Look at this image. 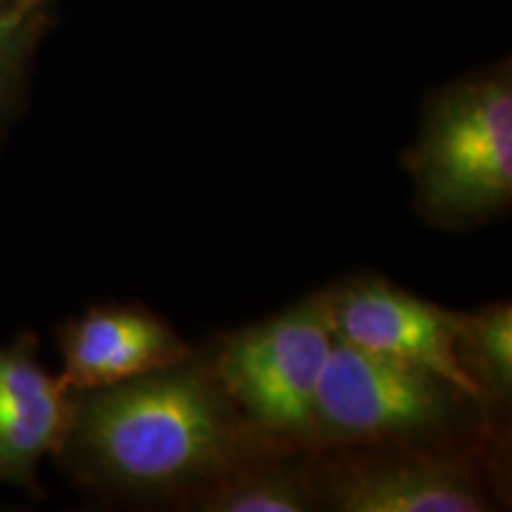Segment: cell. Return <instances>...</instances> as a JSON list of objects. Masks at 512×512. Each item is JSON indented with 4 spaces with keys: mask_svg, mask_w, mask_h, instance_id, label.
Returning a JSON list of instances; mask_svg holds the SVG:
<instances>
[{
    "mask_svg": "<svg viewBox=\"0 0 512 512\" xmlns=\"http://www.w3.org/2000/svg\"><path fill=\"white\" fill-rule=\"evenodd\" d=\"M297 448L261 434L190 356L138 380L72 394L55 460L100 496L185 503L254 458Z\"/></svg>",
    "mask_w": 512,
    "mask_h": 512,
    "instance_id": "cell-1",
    "label": "cell"
},
{
    "mask_svg": "<svg viewBox=\"0 0 512 512\" xmlns=\"http://www.w3.org/2000/svg\"><path fill=\"white\" fill-rule=\"evenodd\" d=\"M415 207L430 226L467 230L512 204V83L508 69L434 95L403 155Z\"/></svg>",
    "mask_w": 512,
    "mask_h": 512,
    "instance_id": "cell-3",
    "label": "cell"
},
{
    "mask_svg": "<svg viewBox=\"0 0 512 512\" xmlns=\"http://www.w3.org/2000/svg\"><path fill=\"white\" fill-rule=\"evenodd\" d=\"M486 444H382L316 453L318 510L484 512L494 484Z\"/></svg>",
    "mask_w": 512,
    "mask_h": 512,
    "instance_id": "cell-5",
    "label": "cell"
},
{
    "mask_svg": "<svg viewBox=\"0 0 512 512\" xmlns=\"http://www.w3.org/2000/svg\"><path fill=\"white\" fill-rule=\"evenodd\" d=\"M335 339L328 287L278 316L221 337L204 358L249 425L313 453V401Z\"/></svg>",
    "mask_w": 512,
    "mask_h": 512,
    "instance_id": "cell-4",
    "label": "cell"
},
{
    "mask_svg": "<svg viewBox=\"0 0 512 512\" xmlns=\"http://www.w3.org/2000/svg\"><path fill=\"white\" fill-rule=\"evenodd\" d=\"M62 368L57 380L69 394L138 380L195 351L155 311L138 304H98L57 328Z\"/></svg>",
    "mask_w": 512,
    "mask_h": 512,
    "instance_id": "cell-7",
    "label": "cell"
},
{
    "mask_svg": "<svg viewBox=\"0 0 512 512\" xmlns=\"http://www.w3.org/2000/svg\"><path fill=\"white\" fill-rule=\"evenodd\" d=\"M494 413L430 370L335 339L311 418L313 453L382 444H489Z\"/></svg>",
    "mask_w": 512,
    "mask_h": 512,
    "instance_id": "cell-2",
    "label": "cell"
},
{
    "mask_svg": "<svg viewBox=\"0 0 512 512\" xmlns=\"http://www.w3.org/2000/svg\"><path fill=\"white\" fill-rule=\"evenodd\" d=\"M43 27V0L0 8V147L19 107L24 69Z\"/></svg>",
    "mask_w": 512,
    "mask_h": 512,
    "instance_id": "cell-11",
    "label": "cell"
},
{
    "mask_svg": "<svg viewBox=\"0 0 512 512\" xmlns=\"http://www.w3.org/2000/svg\"><path fill=\"white\" fill-rule=\"evenodd\" d=\"M316 453L304 448H278L238 467L183 510L200 512H306L318 510Z\"/></svg>",
    "mask_w": 512,
    "mask_h": 512,
    "instance_id": "cell-9",
    "label": "cell"
},
{
    "mask_svg": "<svg viewBox=\"0 0 512 512\" xmlns=\"http://www.w3.org/2000/svg\"><path fill=\"white\" fill-rule=\"evenodd\" d=\"M69 413L72 394L41 363L36 337L0 344V489L43 494L38 470L60 451Z\"/></svg>",
    "mask_w": 512,
    "mask_h": 512,
    "instance_id": "cell-8",
    "label": "cell"
},
{
    "mask_svg": "<svg viewBox=\"0 0 512 512\" xmlns=\"http://www.w3.org/2000/svg\"><path fill=\"white\" fill-rule=\"evenodd\" d=\"M17 3H29V0H0V8H8V5H17Z\"/></svg>",
    "mask_w": 512,
    "mask_h": 512,
    "instance_id": "cell-12",
    "label": "cell"
},
{
    "mask_svg": "<svg viewBox=\"0 0 512 512\" xmlns=\"http://www.w3.org/2000/svg\"><path fill=\"white\" fill-rule=\"evenodd\" d=\"M330 294L337 339L430 370L494 413L458 363V311L441 309L380 275H356L330 287Z\"/></svg>",
    "mask_w": 512,
    "mask_h": 512,
    "instance_id": "cell-6",
    "label": "cell"
},
{
    "mask_svg": "<svg viewBox=\"0 0 512 512\" xmlns=\"http://www.w3.org/2000/svg\"><path fill=\"white\" fill-rule=\"evenodd\" d=\"M460 368L491 408H503L512 394V306L491 302L482 309L460 313L456 330Z\"/></svg>",
    "mask_w": 512,
    "mask_h": 512,
    "instance_id": "cell-10",
    "label": "cell"
}]
</instances>
